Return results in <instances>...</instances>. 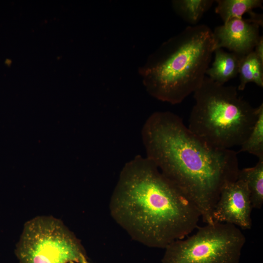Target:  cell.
<instances>
[{
    "label": "cell",
    "instance_id": "obj_1",
    "mask_svg": "<svg viewBox=\"0 0 263 263\" xmlns=\"http://www.w3.org/2000/svg\"><path fill=\"white\" fill-rule=\"evenodd\" d=\"M146 157L198 210L206 224L224 185L237 179V152L210 147L193 134L178 115L158 111L141 131Z\"/></svg>",
    "mask_w": 263,
    "mask_h": 263
},
{
    "label": "cell",
    "instance_id": "obj_2",
    "mask_svg": "<svg viewBox=\"0 0 263 263\" xmlns=\"http://www.w3.org/2000/svg\"><path fill=\"white\" fill-rule=\"evenodd\" d=\"M109 209L113 219L133 240L163 249L197 228L201 218L195 207L155 164L140 155L122 168Z\"/></svg>",
    "mask_w": 263,
    "mask_h": 263
},
{
    "label": "cell",
    "instance_id": "obj_3",
    "mask_svg": "<svg viewBox=\"0 0 263 263\" xmlns=\"http://www.w3.org/2000/svg\"><path fill=\"white\" fill-rule=\"evenodd\" d=\"M214 51L212 30L190 25L163 42L138 72L151 96L179 104L202 85Z\"/></svg>",
    "mask_w": 263,
    "mask_h": 263
},
{
    "label": "cell",
    "instance_id": "obj_4",
    "mask_svg": "<svg viewBox=\"0 0 263 263\" xmlns=\"http://www.w3.org/2000/svg\"><path fill=\"white\" fill-rule=\"evenodd\" d=\"M193 97L188 127L193 134L217 149L231 150L243 143L256 122L258 108L240 96L236 87L206 76Z\"/></svg>",
    "mask_w": 263,
    "mask_h": 263
},
{
    "label": "cell",
    "instance_id": "obj_5",
    "mask_svg": "<svg viewBox=\"0 0 263 263\" xmlns=\"http://www.w3.org/2000/svg\"><path fill=\"white\" fill-rule=\"evenodd\" d=\"M19 263H79L80 241L59 219L39 216L25 223L15 249Z\"/></svg>",
    "mask_w": 263,
    "mask_h": 263
},
{
    "label": "cell",
    "instance_id": "obj_6",
    "mask_svg": "<svg viewBox=\"0 0 263 263\" xmlns=\"http://www.w3.org/2000/svg\"><path fill=\"white\" fill-rule=\"evenodd\" d=\"M165 248L162 263H239L246 238L237 226L214 223Z\"/></svg>",
    "mask_w": 263,
    "mask_h": 263
},
{
    "label": "cell",
    "instance_id": "obj_7",
    "mask_svg": "<svg viewBox=\"0 0 263 263\" xmlns=\"http://www.w3.org/2000/svg\"><path fill=\"white\" fill-rule=\"evenodd\" d=\"M250 192L243 180L225 183L213 212L214 223L233 225L244 230L251 228L252 209Z\"/></svg>",
    "mask_w": 263,
    "mask_h": 263
},
{
    "label": "cell",
    "instance_id": "obj_8",
    "mask_svg": "<svg viewBox=\"0 0 263 263\" xmlns=\"http://www.w3.org/2000/svg\"><path fill=\"white\" fill-rule=\"evenodd\" d=\"M260 27L249 18L234 19L217 26L212 31L214 50L225 48L240 58L246 55L260 38Z\"/></svg>",
    "mask_w": 263,
    "mask_h": 263
},
{
    "label": "cell",
    "instance_id": "obj_9",
    "mask_svg": "<svg viewBox=\"0 0 263 263\" xmlns=\"http://www.w3.org/2000/svg\"><path fill=\"white\" fill-rule=\"evenodd\" d=\"M214 59L206 71V76L222 85L238 75L240 57L235 54L223 49L214 50Z\"/></svg>",
    "mask_w": 263,
    "mask_h": 263
},
{
    "label": "cell",
    "instance_id": "obj_10",
    "mask_svg": "<svg viewBox=\"0 0 263 263\" xmlns=\"http://www.w3.org/2000/svg\"><path fill=\"white\" fill-rule=\"evenodd\" d=\"M237 179L245 182L252 208L260 209L263 204V159H259L253 167L240 169Z\"/></svg>",
    "mask_w": 263,
    "mask_h": 263
},
{
    "label": "cell",
    "instance_id": "obj_11",
    "mask_svg": "<svg viewBox=\"0 0 263 263\" xmlns=\"http://www.w3.org/2000/svg\"><path fill=\"white\" fill-rule=\"evenodd\" d=\"M215 12L220 16L224 23L234 19H242L250 15L257 8H263L262 0H217Z\"/></svg>",
    "mask_w": 263,
    "mask_h": 263
},
{
    "label": "cell",
    "instance_id": "obj_12",
    "mask_svg": "<svg viewBox=\"0 0 263 263\" xmlns=\"http://www.w3.org/2000/svg\"><path fill=\"white\" fill-rule=\"evenodd\" d=\"M238 74L240 83L237 90L243 91L246 84L253 82L263 87V63L253 51L240 58Z\"/></svg>",
    "mask_w": 263,
    "mask_h": 263
},
{
    "label": "cell",
    "instance_id": "obj_13",
    "mask_svg": "<svg viewBox=\"0 0 263 263\" xmlns=\"http://www.w3.org/2000/svg\"><path fill=\"white\" fill-rule=\"evenodd\" d=\"M214 0H173L174 12L191 26L198 24L203 15L212 6Z\"/></svg>",
    "mask_w": 263,
    "mask_h": 263
},
{
    "label": "cell",
    "instance_id": "obj_14",
    "mask_svg": "<svg viewBox=\"0 0 263 263\" xmlns=\"http://www.w3.org/2000/svg\"><path fill=\"white\" fill-rule=\"evenodd\" d=\"M256 122L246 140L240 146L239 152H245L263 159V104L258 107Z\"/></svg>",
    "mask_w": 263,
    "mask_h": 263
},
{
    "label": "cell",
    "instance_id": "obj_15",
    "mask_svg": "<svg viewBox=\"0 0 263 263\" xmlns=\"http://www.w3.org/2000/svg\"><path fill=\"white\" fill-rule=\"evenodd\" d=\"M253 52L260 61L263 63V37L262 36H260Z\"/></svg>",
    "mask_w": 263,
    "mask_h": 263
},
{
    "label": "cell",
    "instance_id": "obj_16",
    "mask_svg": "<svg viewBox=\"0 0 263 263\" xmlns=\"http://www.w3.org/2000/svg\"><path fill=\"white\" fill-rule=\"evenodd\" d=\"M70 263H76L71 262ZM79 263H90V262L88 261L87 257H84Z\"/></svg>",
    "mask_w": 263,
    "mask_h": 263
},
{
    "label": "cell",
    "instance_id": "obj_17",
    "mask_svg": "<svg viewBox=\"0 0 263 263\" xmlns=\"http://www.w3.org/2000/svg\"></svg>",
    "mask_w": 263,
    "mask_h": 263
}]
</instances>
